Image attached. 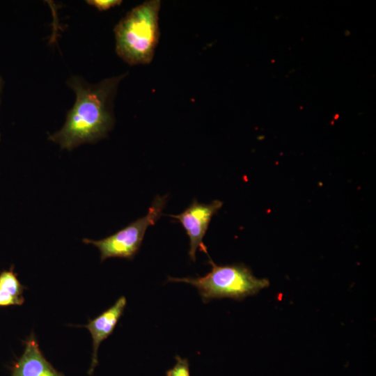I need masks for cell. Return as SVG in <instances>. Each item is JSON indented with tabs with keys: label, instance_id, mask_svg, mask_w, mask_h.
<instances>
[{
	"label": "cell",
	"instance_id": "cell-1",
	"mask_svg": "<svg viewBox=\"0 0 376 376\" xmlns=\"http://www.w3.org/2000/svg\"><path fill=\"white\" fill-rule=\"evenodd\" d=\"M122 75L90 85L80 77L68 81L76 101L68 112L63 127L49 137L63 149L71 150L85 143H95L105 137L113 125L112 100Z\"/></svg>",
	"mask_w": 376,
	"mask_h": 376
},
{
	"label": "cell",
	"instance_id": "cell-2",
	"mask_svg": "<svg viewBox=\"0 0 376 376\" xmlns=\"http://www.w3.org/2000/svg\"><path fill=\"white\" fill-rule=\"evenodd\" d=\"M159 0L146 1L132 8L114 28L116 52L130 65L148 64L159 42Z\"/></svg>",
	"mask_w": 376,
	"mask_h": 376
},
{
	"label": "cell",
	"instance_id": "cell-3",
	"mask_svg": "<svg viewBox=\"0 0 376 376\" xmlns=\"http://www.w3.org/2000/svg\"><path fill=\"white\" fill-rule=\"evenodd\" d=\"M208 257L212 269L206 275L184 278L169 276L168 281L183 282L194 286L204 303L221 298L242 300L257 294L269 284L267 279L256 277L244 264L219 265Z\"/></svg>",
	"mask_w": 376,
	"mask_h": 376
},
{
	"label": "cell",
	"instance_id": "cell-4",
	"mask_svg": "<svg viewBox=\"0 0 376 376\" xmlns=\"http://www.w3.org/2000/svg\"><path fill=\"white\" fill-rule=\"evenodd\" d=\"M166 201L167 195L157 196L144 217L105 238L99 240L84 239L83 242L99 249L102 262L109 258L132 260L140 249L147 228L155 225L162 214Z\"/></svg>",
	"mask_w": 376,
	"mask_h": 376
},
{
	"label": "cell",
	"instance_id": "cell-5",
	"mask_svg": "<svg viewBox=\"0 0 376 376\" xmlns=\"http://www.w3.org/2000/svg\"><path fill=\"white\" fill-rule=\"evenodd\" d=\"M222 205L223 202L219 200L205 204L198 203L196 199H194L190 205L182 213L169 215L181 224L189 237L188 254L193 262L196 261V253L198 249L209 256L207 247L203 240L212 217Z\"/></svg>",
	"mask_w": 376,
	"mask_h": 376
},
{
	"label": "cell",
	"instance_id": "cell-6",
	"mask_svg": "<svg viewBox=\"0 0 376 376\" xmlns=\"http://www.w3.org/2000/svg\"><path fill=\"white\" fill-rule=\"evenodd\" d=\"M127 304L124 296L120 297L110 308L103 311L84 327L89 331L93 341L91 364L88 374L92 375L98 364L97 352L101 343L113 331L119 319L123 315Z\"/></svg>",
	"mask_w": 376,
	"mask_h": 376
},
{
	"label": "cell",
	"instance_id": "cell-7",
	"mask_svg": "<svg viewBox=\"0 0 376 376\" xmlns=\"http://www.w3.org/2000/svg\"><path fill=\"white\" fill-rule=\"evenodd\" d=\"M11 376H65L56 370L41 352L33 332L25 341L21 357L11 369Z\"/></svg>",
	"mask_w": 376,
	"mask_h": 376
},
{
	"label": "cell",
	"instance_id": "cell-8",
	"mask_svg": "<svg viewBox=\"0 0 376 376\" xmlns=\"http://www.w3.org/2000/svg\"><path fill=\"white\" fill-rule=\"evenodd\" d=\"M13 268L12 266L9 270L0 273V292L7 296L23 298L24 286L18 280Z\"/></svg>",
	"mask_w": 376,
	"mask_h": 376
},
{
	"label": "cell",
	"instance_id": "cell-9",
	"mask_svg": "<svg viewBox=\"0 0 376 376\" xmlns=\"http://www.w3.org/2000/svg\"><path fill=\"white\" fill-rule=\"evenodd\" d=\"M175 359V364L166 372V376H190L188 359L178 355H176Z\"/></svg>",
	"mask_w": 376,
	"mask_h": 376
},
{
	"label": "cell",
	"instance_id": "cell-10",
	"mask_svg": "<svg viewBox=\"0 0 376 376\" xmlns=\"http://www.w3.org/2000/svg\"><path fill=\"white\" fill-rule=\"evenodd\" d=\"M87 3L95 7L100 11H104L110 9L111 8L119 6L121 4L120 0H88Z\"/></svg>",
	"mask_w": 376,
	"mask_h": 376
},
{
	"label": "cell",
	"instance_id": "cell-11",
	"mask_svg": "<svg viewBox=\"0 0 376 376\" xmlns=\"http://www.w3.org/2000/svg\"><path fill=\"white\" fill-rule=\"evenodd\" d=\"M24 301V298L7 296L0 292V306H19Z\"/></svg>",
	"mask_w": 376,
	"mask_h": 376
},
{
	"label": "cell",
	"instance_id": "cell-12",
	"mask_svg": "<svg viewBox=\"0 0 376 376\" xmlns=\"http://www.w3.org/2000/svg\"><path fill=\"white\" fill-rule=\"evenodd\" d=\"M1 86H2V81L0 79V93H1Z\"/></svg>",
	"mask_w": 376,
	"mask_h": 376
},
{
	"label": "cell",
	"instance_id": "cell-13",
	"mask_svg": "<svg viewBox=\"0 0 376 376\" xmlns=\"http://www.w3.org/2000/svg\"><path fill=\"white\" fill-rule=\"evenodd\" d=\"M0 139H1V135H0Z\"/></svg>",
	"mask_w": 376,
	"mask_h": 376
}]
</instances>
